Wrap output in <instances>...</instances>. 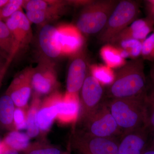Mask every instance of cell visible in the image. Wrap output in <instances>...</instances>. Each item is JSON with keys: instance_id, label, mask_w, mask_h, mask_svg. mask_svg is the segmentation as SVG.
I'll use <instances>...</instances> for the list:
<instances>
[{"instance_id": "obj_2", "label": "cell", "mask_w": 154, "mask_h": 154, "mask_svg": "<svg viewBox=\"0 0 154 154\" xmlns=\"http://www.w3.org/2000/svg\"><path fill=\"white\" fill-rule=\"evenodd\" d=\"M145 95L106 100L110 113L123 134L146 126Z\"/></svg>"}, {"instance_id": "obj_16", "label": "cell", "mask_w": 154, "mask_h": 154, "mask_svg": "<svg viewBox=\"0 0 154 154\" xmlns=\"http://www.w3.org/2000/svg\"><path fill=\"white\" fill-rule=\"evenodd\" d=\"M38 44L45 58L51 60L62 57L57 27L49 24L41 26L38 34Z\"/></svg>"}, {"instance_id": "obj_7", "label": "cell", "mask_w": 154, "mask_h": 154, "mask_svg": "<svg viewBox=\"0 0 154 154\" xmlns=\"http://www.w3.org/2000/svg\"><path fill=\"white\" fill-rule=\"evenodd\" d=\"M79 122L92 114L105 99L103 85L95 78L88 69V73L80 90Z\"/></svg>"}, {"instance_id": "obj_10", "label": "cell", "mask_w": 154, "mask_h": 154, "mask_svg": "<svg viewBox=\"0 0 154 154\" xmlns=\"http://www.w3.org/2000/svg\"><path fill=\"white\" fill-rule=\"evenodd\" d=\"M33 68H28L15 77L6 91L16 107L23 109L27 107L33 90L31 84Z\"/></svg>"}, {"instance_id": "obj_22", "label": "cell", "mask_w": 154, "mask_h": 154, "mask_svg": "<svg viewBox=\"0 0 154 154\" xmlns=\"http://www.w3.org/2000/svg\"><path fill=\"white\" fill-rule=\"evenodd\" d=\"M100 54L106 65L110 68L118 69L126 63L118 48L111 45H105L100 50Z\"/></svg>"}, {"instance_id": "obj_32", "label": "cell", "mask_w": 154, "mask_h": 154, "mask_svg": "<svg viewBox=\"0 0 154 154\" xmlns=\"http://www.w3.org/2000/svg\"><path fill=\"white\" fill-rule=\"evenodd\" d=\"M146 17L154 22V0L145 1Z\"/></svg>"}, {"instance_id": "obj_37", "label": "cell", "mask_w": 154, "mask_h": 154, "mask_svg": "<svg viewBox=\"0 0 154 154\" xmlns=\"http://www.w3.org/2000/svg\"><path fill=\"white\" fill-rule=\"evenodd\" d=\"M4 149H5V143L3 141H0V154L4 153Z\"/></svg>"}, {"instance_id": "obj_15", "label": "cell", "mask_w": 154, "mask_h": 154, "mask_svg": "<svg viewBox=\"0 0 154 154\" xmlns=\"http://www.w3.org/2000/svg\"><path fill=\"white\" fill-rule=\"evenodd\" d=\"M154 30V22L149 18L138 19L111 39L108 44L114 45L117 42L136 39L143 42Z\"/></svg>"}, {"instance_id": "obj_21", "label": "cell", "mask_w": 154, "mask_h": 154, "mask_svg": "<svg viewBox=\"0 0 154 154\" xmlns=\"http://www.w3.org/2000/svg\"><path fill=\"white\" fill-rule=\"evenodd\" d=\"M40 97L34 93L31 105L27 111L26 129L27 134L30 138L36 137L40 133L37 120V113L42 103Z\"/></svg>"}, {"instance_id": "obj_34", "label": "cell", "mask_w": 154, "mask_h": 154, "mask_svg": "<svg viewBox=\"0 0 154 154\" xmlns=\"http://www.w3.org/2000/svg\"><path fill=\"white\" fill-rule=\"evenodd\" d=\"M18 151L14 149L11 148L10 147L7 146L5 143V149H4L3 154H19Z\"/></svg>"}, {"instance_id": "obj_3", "label": "cell", "mask_w": 154, "mask_h": 154, "mask_svg": "<svg viewBox=\"0 0 154 154\" xmlns=\"http://www.w3.org/2000/svg\"><path fill=\"white\" fill-rule=\"evenodd\" d=\"M119 1H92L83 7L76 23V27L82 34L99 33L105 27Z\"/></svg>"}, {"instance_id": "obj_17", "label": "cell", "mask_w": 154, "mask_h": 154, "mask_svg": "<svg viewBox=\"0 0 154 154\" xmlns=\"http://www.w3.org/2000/svg\"><path fill=\"white\" fill-rule=\"evenodd\" d=\"M56 119L62 124L74 122L78 119L80 111L79 98L78 94L66 92L58 104Z\"/></svg>"}, {"instance_id": "obj_4", "label": "cell", "mask_w": 154, "mask_h": 154, "mask_svg": "<svg viewBox=\"0 0 154 154\" xmlns=\"http://www.w3.org/2000/svg\"><path fill=\"white\" fill-rule=\"evenodd\" d=\"M140 2L133 0L119 2L103 30L98 33L99 43L108 44L111 39L138 19Z\"/></svg>"}, {"instance_id": "obj_18", "label": "cell", "mask_w": 154, "mask_h": 154, "mask_svg": "<svg viewBox=\"0 0 154 154\" xmlns=\"http://www.w3.org/2000/svg\"><path fill=\"white\" fill-rule=\"evenodd\" d=\"M69 2L63 1L60 5L43 11H26V15L31 23L43 26L48 22L58 19L66 12Z\"/></svg>"}, {"instance_id": "obj_31", "label": "cell", "mask_w": 154, "mask_h": 154, "mask_svg": "<svg viewBox=\"0 0 154 154\" xmlns=\"http://www.w3.org/2000/svg\"><path fill=\"white\" fill-rule=\"evenodd\" d=\"M27 113L25 109L17 107L15 108L14 120L16 131L27 128Z\"/></svg>"}, {"instance_id": "obj_41", "label": "cell", "mask_w": 154, "mask_h": 154, "mask_svg": "<svg viewBox=\"0 0 154 154\" xmlns=\"http://www.w3.org/2000/svg\"><path fill=\"white\" fill-rule=\"evenodd\" d=\"M2 82H0V85H1V84H2Z\"/></svg>"}, {"instance_id": "obj_28", "label": "cell", "mask_w": 154, "mask_h": 154, "mask_svg": "<svg viewBox=\"0 0 154 154\" xmlns=\"http://www.w3.org/2000/svg\"><path fill=\"white\" fill-rule=\"evenodd\" d=\"M63 1L30 0L25 1L23 7L26 11H43L60 5Z\"/></svg>"}, {"instance_id": "obj_26", "label": "cell", "mask_w": 154, "mask_h": 154, "mask_svg": "<svg viewBox=\"0 0 154 154\" xmlns=\"http://www.w3.org/2000/svg\"><path fill=\"white\" fill-rule=\"evenodd\" d=\"M23 152L24 154H62L63 152L58 146L44 141L30 143Z\"/></svg>"}, {"instance_id": "obj_40", "label": "cell", "mask_w": 154, "mask_h": 154, "mask_svg": "<svg viewBox=\"0 0 154 154\" xmlns=\"http://www.w3.org/2000/svg\"><path fill=\"white\" fill-rule=\"evenodd\" d=\"M152 144H153V145L154 146V135L153 141Z\"/></svg>"}, {"instance_id": "obj_39", "label": "cell", "mask_w": 154, "mask_h": 154, "mask_svg": "<svg viewBox=\"0 0 154 154\" xmlns=\"http://www.w3.org/2000/svg\"><path fill=\"white\" fill-rule=\"evenodd\" d=\"M62 154H71L70 152L69 151H67L63 152Z\"/></svg>"}, {"instance_id": "obj_1", "label": "cell", "mask_w": 154, "mask_h": 154, "mask_svg": "<svg viewBox=\"0 0 154 154\" xmlns=\"http://www.w3.org/2000/svg\"><path fill=\"white\" fill-rule=\"evenodd\" d=\"M148 84L142 58L131 59L115 72L112 84L105 91V99H125L145 95Z\"/></svg>"}, {"instance_id": "obj_33", "label": "cell", "mask_w": 154, "mask_h": 154, "mask_svg": "<svg viewBox=\"0 0 154 154\" xmlns=\"http://www.w3.org/2000/svg\"><path fill=\"white\" fill-rule=\"evenodd\" d=\"M10 64L5 61L0 60V82L2 81L3 78L5 74L6 71Z\"/></svg>"}, {"instance_id": "obj_36", "label": "cell", "mask_w": 154, "mask_h": 154, "mask_svg": "<svg viewBox=\"0 0 154 154\" xmlns=\"http://www.w3.org/2000/svg\"><path fill=\"white\" fill-rule=\"evenodd\" d=\"M149 75L152 83L154 85V63L152 64V66L151 67Z\"/></svg>"}, {"instance_id": "obj_11", "label": "cell", "mask_w": 154, "mask_h": 154, "mask_svg": "<svg viewBox=\"0 0 154 154\" xmlns=\"http://www.w3.org/2000/svg\"><path fill=\"white\" fill-rule=\"evenodd\" d=\"M152 134L146 126L123 134L117 154H143L151 142Z\"/></svg>"}, {"instance_id": "obj_6", "label": "cell", "mask_w": 154, "mask_h": 154, "mask_svg": "<svg viewBox=\"0 0 154 154\" xmlns=\"http://www.w3.org/2000/svg\"><path fill=\"white\" fill-rule=\"evenodd\" d=\"M120 139L94 136L78 129L73 133L70 147L79 154H117Z\"/></svg>"}, {"instance_id": "obj_5", "label": "cell", "mask_w": 154, "mask_h": 154, "mask_svg": "<svg viewBox=\"0 0 154 154\" xmlns=\"http://www.w3.org/2000/svg\"><path fill=\"white\" fill-rule=\"evenodd\" d=\"M80 130L102 137L121 138L123 134L110 113L106 99L85 119L79 122Z\"/></svg>"}, {"instance_id": "obj_20", "label": "cell", "mask_w": 154, "mask_h": 154, "mask_svg": "<svg viewBox=\"0 0 154 154\" xmlns=\"http://www.w3.org/2000/svg\"><path fill=\"white\" fill-rule=\"evenodd\" d=\"M16 106L11 97L6 94L0 97V124L11 131H16L14 116Z\"/></svg>"}, {"instance_id": "obj_35", "label": "cell", "mask_w": 154, "mask_h": 154, "mask_svg": "<svg viewBox=\"0 0 154 154\" xmlns=\"http://www.w3.org/2000/svg\"><path fill=\"white\" fill-rule=\"evenodd\" d=\"M143 154H154V146L152 142L147 147Z\"/></svg>"}, {"instance_id": "obj_8", "label": "cell", "mask_w": 154, "mask_h": 154, "mask_svg": "<svg viewBox=\"0 0 154 154\" xmlns=\"http://www.w3.org/2000/svg\"><path fill=\"white\" fill-rule=\"evenodd\" d=\"M31 84L34 94L39 96L55 92L58 87L57 75L55 65L47 58L42 60L33 68Z\"/></svg>"}, {"instance_id": "obj_24", "label": "cell", "mask_w": 154, "mask_h": 154, "mask_svg": "<svg viewBox=\"0 0 154 154\" xmlns=\"http://www.w3.org/2000/svg\"><path fill=\"white\" fill-rule=\"evenodd\" d=\"M30 138L26 134L14 131L8 134L3 141L17 151L23 152L30 144Z\"/></svg>"}, {"instance_id": "obj_29", "label": "cell", "mask_w": 154, "mask_h": 154, "mask_svg": "<svg viewBox=\"0 0 154 154\" xmlns=\"http://www.w3.org/2000/svg\"><path fill=\"white\" fill-rule=\"evenodd\" d=\"M25 1L9 0L6 5L0 8V20L5 22L16 12L21 10Z\"/></svg>"}, {"instance_id": "obj_13", "label": "cell", "mask_w": 154, "mask_h": 154, "mask_svg": "<svg viewBox=\"0 0 154 154\" xmlns=\"http://www.w3.org/2000/svg\"><path fill=\"white\" fill-rule=\"evenodd\" d=\"M85 48L72 57L66 79V92L78 94L87 76L89 66Z\"/></svg>"}, {"instance_id": "obj_19", "label": "cell", "mask_w": 154, "mask_h": 154, "mask_svg": "<svg viewBox=\"0 0 154 154\" xmlns=\"http://www.w3.org/2000/svg\"><path fill=\"white\" fill-rule=\"evenodd\" d=\"M15 42L5 22L0 20V56L10 64L14 57Z\"/></svg>"}, {"instance_id": "obj_30", "label": "cell", "mask_w": 154, "mask_h": 154, "mask_svg": "<svg viewBox=\"0 0 154 154\" xmlns=\"http://www.w3.org/2000/svg\"><path fill=\"white\" fill-rule=\"evenodd\" d=\"M141 58L154 63V30L143 42Z\"/></svg>"}, {"instance_id": "obj_9", "label": "cell", "mask_w": 154, "mask_h": 154, "mask_svg": "<svg viewBox=\"0 0 154 154\" xmlns=\"http://www.w3.org/2000/svg\"><path fill=\"white\" fill-rule=\"evenodd\" d=\"M5 22L14 38L15 57L20 50L27 47L32 41L31 23L22 10L16 12Z\"/></svg>"}, {"instance_id": "obj_14", "label": "cell", "mask_w": 154, "mask_h": 154, "mask_svg": "<svg viewBox=\"0 0 154 154\" xmlns=\"http://www.w3.org/2000/svg\"><path fill=\"white\" fill-rule=\"evenodd\" d=\"M63 95L56 91L42 102L37 113V120L40 132H47L58 114V104Z\"/></svg>"}, {"instance_id": "obj_23", "label": "cell", "mask_w": 154, "mask_h": 154, "mask_svg": "<svg viewBox=\"0 0 154 154\" xmlns=\"http://www.w3.org/2000/svg\"><path fill=\"white\" fill-rule=\"evenodd\" d=\"M144 102L146 126L152 134L154 135V85L152 83L149 85L148 84Z\"/></svg>"}, {"instance_id": "obj_38", "label": "cell", "mask_w": 154, "mask_h": 154, "mask_svg": "<svg viewBox=\"0 0 154 154\" xmlns=\"http://www.w3.org/2000/svg\"><path fill=\"white\" fill-rule=\"evenodd\" d=\"M9 0H0V8L5 6L9 2Z\"/></svg>"}, {"instance_id": "obj_25", "label": "cell", "mask_w": 154, "mask_h": 154, "mask_svg": "<svg viewBox=\"0 0 154 154\" xmlns=\"http://www.w3.org/2000/svg\"><path fill=\"white\" fill-rule=\"evenodd\" d=\"M91 74L103 85H110L115 78V72L113 69L106 65H92L89 66Z\"/></svg>"}, {"instance_id": "obj_12", "label": "cell", "mask_w": 154, "mask_h": 154, "mask_svg": "<svg viewBox=\"0 0 154 154\" xmlns=\"http://www.w3.org/2000/svg\"><path fill=\"white\" fill-rule=\"evenodd\" d=\"M57 29L62 56H73L85 46L83 34L75 25L63 24Z\"/></svg>"}, {"instance_id": "obj_27", "label": "cell", "mask_w": 154, "mask_h": 154, "mask_svg": "<svg viewBox=\"0 0 154 154\" xmlns=\"http://www.w3.org/2000/svg\"><path fill=\"white\" fill-rule=\"evenodd\" d=\"M143 42L136 39H127L119 42L112 45L126 51L131 59H137L141 58Z\"/></svg>"}]
</instances>
